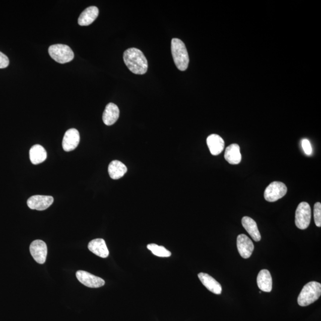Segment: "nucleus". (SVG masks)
Wrapping results in <instances>:
<instances>
[{
  "instance_id": "obj_21",
  "label": "nucleus",
  "mask_w": 321,
  "mask_h": 321,
  "mask_svg": "<svg viewBox=\"0 0 321 321\" xmlns=\"http://www.w3.org/2000/svg\"><path fill=\"white\" fill-rule=\"evenodd\" d=\"M29 157L33 164H41L46 160L47 152L43 146L40 145H35L30 149Z\"/></svg>"
},
{
  "instance_id": "obj_15",
  "label": "nucleus",
  "mask_w": 321,
  "mask_h": 321,
  "mask_svg": "<svg viewBox=\"0 0 321 321\" xmlns=\"http://www.w3.org/2000/svg\"><path fill=\"white\" fill-rule=\"evenodd\" d=\"M120 115L119 107L115 104L109 103L107 105L103 115V121L105 125L112 126L118 121Z\"/></svg>"
},
{
  "instance_id": "obj_3",
  "label": "nucleus",
  "mask_w": 321,
  "mask_h": 321,
  "mask_svg": "<svg viewBox=\"0 0 321 321\" xmlns=\"http://www.w3.org/2000/svg\"><path fill=\"white\" fill-rule=\"evenodd\" d=\"M321 284L317 281H311L305 285L299 294L298 302L301 307H307L320 298Z\"/></svg>"
},
{
  "instance_id": "obj_12",
  "label": "nucleus",
  "mask_w": 321,
  "mask_h": 321,
  "mask_svg": "<svg viewBox=\"0 0 321 321\" xmlns=\"http://www.w3.org/2000/svg\"><path fill=\"white\" fill-rule=\"evenodd\" d=\"M201 283L207 289L215 295H220L222 292L221 284L216 281L214 278L206 273L201 272L198 274Z\"/></svg>"
},
{
  "instance_id": "obj_10",
  "label": "nucleus",
  "mask_w": 321,
  "mask_h": 321,
  "mask_svg": "<svg viewBox=\"0 0 321 321\" xmlns=\"http://www.w3.org/2000/svg\"><path fill=\"white\" fill-rule=\"evenodd\" d=\"M80 134L76 128L69 129L65 132L63 139V148L66 152L73 151L79 145Z\"/></svg>"
},
{
  "instance_id": "obj_19",
  "label": "nucleus",
  "mask_w": 321,
  "mask_h": 321,
  "mask_svg": "<svg viewBox=\"0 0 321 321\" xmlns=\"http://www.w3.org/2000/svg\"><path fill=\"white\" fill-rule=\"evenodd\" d=\"M242 224L243 227L250 234L255 241L259 242L260 241L261 236L256 221L250 217H244L242 218Z\"/></svg>"
},
{
  "instance_id": "obj_23",
  "label": "nucleus",
  "mask_w": 321,
  "mask_h": 321,
  "mask_svg": "<svg viewBox=\"0 0 321 321\" xmlns=\"http://www.w3.org/2000/svg\"><path fill=\"white\" fill-rule=\"evenodd\" d=\"M314 215L315 223L316 226L319 227L321 226V204L320 202H317L315 204L314 208Z\"/></svg>"
},
{
  "instance_id": "obj_14",
  "label": "nucleus",
  "mask_w": 321,
  "mask_h": 321,
  "mask_svg": "<svg viewBox=\"0 0 321 321\" xmlns=\"http://www.w3.org/2000/svg\"><path fill=\"white\" fill-rule=\"evenodd\" d=\"M89 250L98 257L106 258L109 256L106 242L103 239L93 240L88 244Z\"/></svg>"
},
{
  "instance_id": "obj_11",
  "label": "nucleus",
  "mask_w": 321,
  "mask_h": 321,
  "mask_svg": "<svg viewBox=\"0 0 321 321\" xmlns=\"http://www.w3.org/2000/svg\"><path fill=\"white\" fill-rule=\"evenodd\" d=\"M237 247L239 254L245 259L250 258L254 250L253 241L247 235L242 234L237 238Z\"/></svg>"
},
{
  "instance_id": "obj_16",
  "label": "nucleus",
  "mask_w": 321,
  "mask_h": 321,
  "mask_svg": "<svg viewBox=\"0 0 321 321\" xmlns=\"http://www.w3.org/2000/svg\"><path fill=\"white\" fill-rule=\"evenodd\" d=\"M98 14V8L95 6H91L81 13L78 19V23L82 26L91 25L97 19Z\"/></svg>"
},
{
  "instance_id": "obj_9",
  "label": "nucleus",
  "mask_w": 321,
  "mask_h": 321,
  "mask_svg": "<svg viewBox=\"0 0 321 321\" xmlns=\"http://www.w3.org/2000/svg\"><path fill=\"white\" fill-rule=\"evenodd\" d=\"M53 202L54 198L52 196L35 195L29 198L27 204L30 209L44 211L49 208Z\"/></svg>"
},
{
  "instance_id": "obj_18",
  "label": "nucleus",
  "mask_w": 321,
  "mask_h": 321,
  "mask_svg": "<svg viewBox=\"0 0 321 321\" xmlns=\"http://www.w3.org/2000/svg\"><path fill=\"white\" fill-rule=\"evenodd\" d=\"M240 146L238 144L233 143L227 147L225 151L224 158L230 164H239L242 161V155Z\"/></svg>"
},
{
  "instance_id": "obj_8",
  "label": "nucleus",
  "mask_w": 321,
  "mask_h": 321,
  "mask_svg": "<svg viewBox=\"0 0 321 321\" xmlns=\"http://www.w3.org/2000/svg\"><path fill=\"white\" fill-rule=\"evenodd\" d=\"M76 275L81 283L89 288H99L105 285L103 279L82 270L77 271Z\"/></svg>"
},
{
  "instance_id": "obj_25",
  "label": "nucleus",
  "mask_w": 321,
  "mask_h": 321,
  "mask_svg": "<svg viewBox=\"0 0 321 321\" xmlns=\"http://www.w3.org/2000/svg\"><path fill=\"white\" fill-rule=\"evenodd\" d=\"M9 60L4 54L0 52V68H4L8 67Z\"/></svg>"
},
{
  "instance_id": "obj_6",
  "label": "nucleus",
  "mask_w": 321,
  "mask_h": 321,
  "mask_svg": "<svg viewBox=\"0 0 321 321\" xmlns=\"http://www.w3.org/2000/svg\"><path fill=\"white\" fill-rule=\"evenodd\" d=\"M287 188L286 185L280 182H272L265 189L264 197L268 202H274L286 194Z\"/></svg>"
},
{
  "instance_id": "obj_13",
  "label": "nucleus",
  "mask_w": 321,
  "mask_h": 321,
  "mask_svg": "<svg viewBox=\"0 0 321 321\" xmlns=\"http://www.w3.org/2000/svg\"><path fill=\"white\" fill-rule=\"evenodd\" d=\"M207 145H208L210 152L213 155H218L223 152L225 143L221 136L218 134H212L209 135L206 139Z\"/></svg>"
},
{
  "instance_id": "obj_2",
  "label": "nucleus",
  "mask_w": 321,
  "mask_h": 321,
  "mask_svg": "<svg viewBox=\"0 0 321 321\" xmlns=\"http://www.w3.org/2000/svg\"><path fill=\"white\" fill-rule=\"evenodd\" d=\"M172 53L174 62L179 70L185 71L190 64V58L184 42L178 38L172 41Z\"/></svg>"
},
{
  "instance_id": "obj_22",
  "label": "nucleus",
  "mask_w": 321,
  "mask_h": 321,
  "mask_svg": "<svg viewBox=\"0 0 321 321\" xmlns=\"http://www.w3.org/2000/svg\"><path fill=\"white\" fill-rule=\"evenodd\" d=\"M147 248L151 251L154 256L158 257H169L172 256V253L162 246L152 244L147 246Z\"/></svg>"
},
{
  "instance_id": "obj_5",
  "label": "nucleus",
  "mask_w": 321,
  "mask_h": 321,
  "mask_svg": "<svg viewBox=\"0 0 321 321\" xmlns=\"http://www.w3.org/2000/svg\"><path fill=\"white\" fill-rule=\"evenodd\" d=\"M311 219V209L310 204L302 202L299 204L296 209L295 224L301 230L307 229L310 226Z\"/></svg>"
},
{
  "instance_id": "obj_4",
  "label": "nucleus",
  "mask_w": 321,
  "mask_h": 321,
  "mask_svg": "<svg viewBox=\"0 0 321 321\" xmlns=\"http://www.w3.org/2000/svg\"><path fill=\"white\" fill-rule=\"evenodd\" d=\"M49 55L53 60L61 64L73 61L74 53L70 47L64 44H55L49 49Z\"/></svg>"
},
{
  "instance_id": "obj_24",
  "label": "nucleus",
  "mask_w": 321,
  "mask_h": 321,
  "mask_svg": "<svg viewBox=\"0 0 321 321\" xmlns=\"http://www.w3.org/2000/svg\"><path fill=\"white\" fill-rule=\"evenodd\" d=\"M302 145L305 154L308 155H311L312 152H313V148H312L310 141L308 139H304L302 141Z\"/></svg>"
},
{
  "instance_id": "obj_7",
  "label": "nucleus",
  "mask_w": 321,
  "mask_h": 321,
  "mask_svg": "<svg viewBox=\"0 0 321 321\" xmlns=\"http://www.w3.org/2000/svg\"><path fill=\"white\" fill-rule=\"evenodd\" d=\"M29 250L36 262L40 264L46 262L47 256V247L46 243L41 240H36L30 245Z\"/></svg>"
},
{
  "instance_id": "obj_1",
  "label": "nucleus",
  "mask_w": 321,
  "mask_h": 321,
  "mask_svg": "<svg viewBox=\"0 0 321 321\" xmlns=\"http://www.w3.org/2000/svg\"><path fill=\"white\" fill-rule=\"evenodd\" d=\"M124 59L125 64L134 74H144L148 70V61L145 55L136 48H131L126 50Z\"/></svg>"
},
{
  "instance_id": "obj_17",
  "label": "nucleus",
  "mask_w": 321,
  "mask_h": 321,
  "mask_svg": "<svg viewBox=\"0 0 321 321\" xmlns=\"http://www.w3.org/2000/svg\"><path fill=\"white\" fill-rule=\"evenodd\" d=\"M257 284L259 289L265 292H271L272 289V280L268 270L262 269L257 277Z\"/></svg>"
},
{
  "instance_id": "obj_20",
  "label": "nucleus",
  "mask_w": 321,
  "mask_h": 321,
  "mask_svg": "<svg viewBox=\"0 0 321 321\" xmlns=\"http://www.w3.org/2000/svg\"><path fill=\"white\" fill-rule=\"evenodd\" d=\"M109 173L110 178L114 180H118L124 177L128 172L125 165L118 160L111 162L109 166Z\"/></svg>"
}]
</instances>
